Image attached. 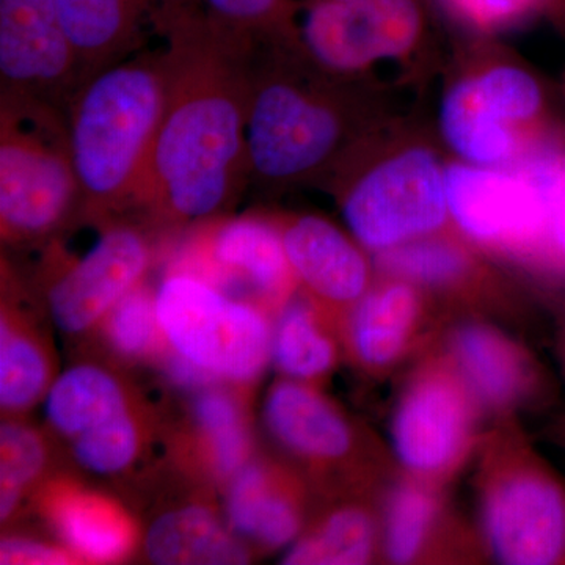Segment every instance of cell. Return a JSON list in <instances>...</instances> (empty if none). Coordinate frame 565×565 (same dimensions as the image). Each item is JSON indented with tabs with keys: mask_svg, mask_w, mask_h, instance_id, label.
I'll return each mask as SVG.
<instances>
[{
	"mask_svg": "<svg viewBox=\"0 0 565 565\" xmlns=\"http://www.w3.org/2000/svg\"><path fill=\"white\" fill-rule=\"evenodd\" d=\"M460 21L481 31L508 28L537 10L545 0H441Z\"/></svg>",
	"mask_w": 565,
	"mask_h": 565,
	"instance_id": "e575fe53",
	"label": "cell"
},
{
	"mask_svg": "<svg viewBox=\"0 0 565 565\" xmlns=\"http://www.w3.org/2000/svg\"><path fill=\"white\" fill-rule=\"evenodd\" d=\"M270 355L282 373L302 381L319 377L333 366V343L316 321L310 303L286 300L273 332Z\"/></svg>",
	"mask_w": 565,
	"mask_h": 565,
	"instance_id": "d4e9b609",
	"label": "cell"
},
{
	"mask_svg": "<svg viewBox=\"0 0 565 565\" xmlns=\"http://www.w3.org/2000/svg\"><path fill=\"white\" fill-rule=\"evenodd\" d=\"M84 200L71 159L66 114L0 92V232L31 243L61 228Z\"/></svg>",
	"mask_w": 565,
	"mask_h": 565,
	"instance_id": "277c9868",
	"label": "cell"
},
{
	"mask_svg": "<svg viewBox=\"0 0 565 565\" xmlns=\"http://www.w3.org/2000/svg\"><path fill=\"white\" fill-rule=\"evenodd\" d=\"M193 415L212 471L222 479L233 478L247 465L250 452L243 408L232 394L206 390L196 397Z\"/></svg>",
	"mask_w": 565,
	"mask_h": 565,
	"instance_id": "484cf974",
	"label": "cell"
},
{
	"mask_svg": "<svg viewBox=\"0 0 565 565\" xmlns=\"http://www.w3.org/2000/svg\"><path fill=\"white\" fill-rule=\"evenodd\" d=\"M455 355L465 381L486 404L498 407L522 396L526 362L503 334L484 326L463 327L456 334Z\"/></svg>",
	"mask_w": 565,
	"mask_h": 565,
	"instance_id": "7402d4cb",
	"label": "cell"
},
{
	"mask_svg": "<svg viewBox=\"0 0 565 565\" xmlns=\"http://www.w3.org/2000/svg\"><path fill=\"white\" fill-rule=\"evenodd\" d=\"M46 462V449L35 430L7 422L0 429V519L17 511L25 487L39 478Z\"/></svg>",
	"mask_w": 565,
	"mask_h": 565,
	"instance_id": "f546056e",
	"label": "cell"
},
{
	"mask_svg": "<svg viewBox=\"0 0 565 565\" xmlns=\"http://www.w3.org/2000/svg\"><path fill=\"white\" fill-rule=\"evenodd\" d=\"M374 548V525L360 509H341L318 533L297 542L282 563L291 565H359Z\"/></svg>",
	"mask_w": 565,
	"mask_h": 565,
	"instance_id": "4316f807",
	"label": "cell"
},
{
	"mask_svg": "<svg viewBox=\"0 0 565 565\" xmlns=\"http://www.w3.org/2000/svg\"><path fill=\"white\" fill-rule=\"evenodd\" d=\"M379 266L394 280L440 286L459 280L467 270V256L459 245L426 236L379 253Z\"/></svg>",
	"mask_w": 565,
	"mask_h": 565,
	"instance_id": "83f0119b",
	"label": "cell"
},
{
	"mask_svg": "<svg viewBox=\"0 0 565 565\" xmlns=\"http://www.w3.org/2000/svg\"><path fill=\"white\" fill-rule=\"evenodd\" d=\"M484 525L487 541L500 563H565L563 482L541 465L516 468L487 490Z\"/></svg>",
	"mask_w": 565,
	"mask_h": 565,
	"instance_id": "30bf717a",
	"label": "cell"
},
{
	"mask_svg": "<svg viewBox=\"0 0 565 565\" xmlns=\"http://www.w3.org/2000/svg\"><path fill=\"white\" fill-rule=\"evenodd\" d=\"M468 427L470 412L459 386L445 377L423 379L394 415V451L408 470L438 473L459 456Z\"/></svg>",
	"mask_w": 565,
	"mask_h": 565,
	"instance_id": "4fadbf2b",
	"label": "cell"
},
{
	"mask_svg": "<svg viewBox=\"0 0 565 565\" xmlns=\"http://www.w3.org/2000/svg\"><path fill=\"white\" fill-rule=\"evenodd\" d=\"M550 256L565 264V156L553 181L552 223H550Z\"/></svg>",
	"mask_w": 565,
	"mask_h": 565,
	"instance_id": "8d00e7d4",
	"label": "cell"
},
{
	"mask_svg": "<svg viewBox=\"0 0 565 565\" xmlns=\"http://www.w3.org/2000/svg\"><path fill=\"white\" fill-rule=\"evenodd\" d=\"M44 412L51 426L73 441L129 414L131 407L120 382L109 371L79 364L52 382L44 396Z\"/></svg>",
	"mask_w": 565,
	"mask_h": 565,
	"instance_id": "ffe728a7",
	"label": "cell"
},
{
	"mask_svg": "<svg viewBox=\"0 0 565 565\" xmlns=\"http://www.w3.org/2000/svg\"><path fill=\"white\" fill-rule=\"evenodd\" d=\"M226 514L237 534L273 548L291 544L300 526L296 505L259 465L247 463L233 476Z\"/></svg>",
	"mask_w": 565,
	"mask_h": 565,
	"instance_id": "603a6c76",
	"label": "cell"
},
{
	"mask_svg": "<svg viewBox=\"0 0 565 565\" xmlns=\"http://www.w3.org/2000/svg\"><path fill=\"white\" fill-rule=\"evenodd\" d=\"M341 210L353 239L377 255L433 236L449 218L446 167L424 147L394 152L349 185Z\"/></svg>",
	"mask_w": 565,
	"mask_h": 565,
	"instance_id": "ba28073f",
	"label": "cell"
},
{
	"mask_svg": "<svg viewBox=\"0 0 565 565\" xmlns=\"http://www.w3.org/2000/svg\"><path fill=\"white\" fill-rule=\"evenodd\" d=\"M471 77L505 120L526 132L533 129L544 111V93L533 74L519 66L497 65Z\"/></svg>",
	"mask_w": 565,
	"mask_h": 565,
	"instance_id": "1f68e13d",
	"label": "cell"
},
{
	"mask_svg": "<svg viewBox=\"0 0 565 565\" xmlns=\"http://www.w3.org/2000/svg\"><path fill=\"white\" fill-rule=\"evenodd\" d=\"M270 434L289 451L315 460L341 459L352 445L343 416L308 386L281 382L264 404Z\"/></svg>",
	"mask_w": 565,
	"mask_h": 565,
	"instance_id": "e0dca14e",
	"label": "cell"
},
{
	"mask_svg": "<svg viewBox=\"0 0 565 565\" xmlns=\"http://www.w3.org/2000/svg\"><path fill=\"white\" fill-rule=\"evenodd\" d=\"M145 552L161 565H232L248 563L247 548L211 511L177 509L159 516L145 537Z\"/></svg>",
	"mask_w": 565,
	"mask_h": 565,
	"instance_id": "d6986e66",
	"label": "cell"
},
{
	"mask_svg": "<svg viewBox=\"0 0 565 565\" xmlns=\"http://www.w3.org/2000/svg\"><path fill=\"white\" fill-rule=\"evenodd\" d=\"M418 316L411 282L396 280L364 292L351 323L353 349L363 363L385 366L403 351Z\"/></svg>",
	"mask_w": 565,
	"mask_h": 565,
	"instance_id": "44dd1931",
	"label": "cell"
},
{
	"mask_svg": "<svg viewBox=\"0 0 565 565\" xmlns=\"http://www.w3.org/2000/svg\"><path fill=\"white\" fill-rule=\"evenodd\" d=\"M423 28L418 0H300L274 31L316 68L352 77L411 54Z\"/></svg>",
	"mask_w": 565,
	"mask_h": 565,
	"instance_id": "52a82bcc",
	"label": "cell"
},
{
	"mask_svg": "<svg viewBox=\"0 0 565 565\" xmlns=\"http://www.w3.org/2000/svg\"><path fill=\"white\" fill-rule=\"evenodd\" d=\"M435 516V501L419 487L403 486L386 509L385 550L396 564H408L422 552Z\"/></svg>",
	"mask_w": 565,
	"mask_h": 565,
	"instance_id": "4dcf8cb0",
	"label": "cell"
},
{
	"mask_svg": "<svg viewBox=\"0 0 565 565\" xmlns=\"http://www.w3.org/2000/svg\"><path fill=\"white\" fill-rule=\"evenodd\" d=\"M163 367H166L174 384L182 386L203 388V386H210L217 382L214 375L206 373L202 367L192 363L191 360L184 359V356L174 351L167 353L166 360H163Z\"/></svg>",
	"mask_w": 565,
	"mask_h": 565,
	"instance_id": "74e56055",
	"label": "cell"
},
{
	"mask_svg": "<svg viewBox=\"0 0 565 565\" xmlns=\"http://www.w3.org/2000/svg\"><path fill=\"white\" fill-rule=\"evenodd\" d=\"M545 2H553L556 3V6L565 7V0H545Z\"/></svg>",
	"mask_w": 565,
	"mask_h": 565,
	"instance_id": "f35d334b",
	"label": "cell"
},
{
	"mask_svg": "<svg viewBox=\"0 0 565 565\" xmlns=\"http://www.w3.org/2000/svg\"><path fill=\"white\" fill-rule=\"evenodd\" d=\"M46 512L77 559L114 563L132 548V522L107 498L73 487H58L46 498Z\"/></svg>",
	"mask_w": 565,
	"mask_h": 565,
	"instance_id": "ac0fdd59",
	"label": "cell"
},
{
	"mask_svg": "<svg viewBox=\"0 0 565 565\" xmlns=\"http://www.w3.org/2000/svg\"><path fill=\"white\" fill-rule=\"evenodd\" d=\"M166 343L217 381H255L273 351L258 307L234 299L199 275L173 270L154 292Z\"/></svg>",
	"mask_w": 565,
	"mask_h": 565,
	"instance_id": "8992f818",
	"label": "cell"
},
{
	"mask_svg": "<svg viewBox=\"0 0 565 565\" xmlns=\"http://www.w3.org/2000/svg\"><path fill=\"white\" fill-rule=\"evenodd\" d=\"M282 244L297 281L327 303L359 302L370 282V264L353 237L316 215L294 218L281 228Z\"/></svg>",
	"mask_w": 565,
	"mask_h": 565,
	"instance_id": "5bb4252c",
	"label": "cell"
},
{
	"mask_svg": "<svg viewBox=\"0 0 565 565\" xmlns=\"http://www.w3.org/2000/svg\"><path fill=\"white\" fill-rule=\"evenodd\" d=\"M77 559L68 550L46 545L32 539L9 537L0 544V564L3 565H65Z\"/></svg>",
	"mask_w": 565,
	"mask_h": 565,
	"instance_id": "d590c367",
	"label": "cell"
},
{
	"mask_svg": "<svg viewBox=\"0 0 565 565\" xmlns=\"http://www.w3.org/2000/svg\"><path fill=\"white\" fill-rule=\"evenodd\" d=\"M87 77L141 50L156 0H54Z\"/></svg>",
	"mask_w": 565,
	"mask_h": 565,
	"instance_id": "2e32d148",
	"label": "cell"
},
{
	"mask_svg": "<svg viewBox=\"0 0 565 565\" xmlns=\"http://www.w3.org/2000/svg\"><path fill=\"white\" fill-rule=\"evenodd\" d=\"M204 10L218 21L243 29L266 31L277 28L300 0H200Z\"/></svg>",
	"mask_w": 565,
	"mask_h": 565,
	"instance_id": "836d02e7",
	"label": "cell"
},
{
	"mask_svg": "<svg viewBox=\"0 0 565 565\" xmlns=\"http://www.w3.org/2000/svg\"><path fill=\"white\" fill-rule=\"evenodd\" d=\"M87 79L54 0H0L2 92L66 111Z\"/></svg>",
	"mask_w": 565,
	"mask_h": 565,
	"instance_id": "9c48e42d",
	"label": "cell"
},
{
	"mask_svg": "<svg viewBox=\"0 0 565 565\" xmlns=\"http://www.w3.org/2000/svg\"><path fill=\"white\" fill-rule=\"evenodd\" d=\"M275 31H256L248 47L245 143L248 177L288 184L321 172L348 137V117L319 68Z\"/></svg>",
	"mask_w": 565,
	"mask_h": 565,
	"instance_id": "3957f363",
	"label": "cell"
},
{
	"mask_svg": "<svg viewBox=\"0 0 565 565\" xmlns=\"http://www.w3.org/2000/svg\"><path fill=\"white\" fill-rule=\"evenodd\" d=\"M177 270L199 275L222 291L250 289L269 303L285 302L296 280L281 230L250 215L217 223L189 263Z\"/></svg>",
	"mask_w": 565,
	"mask_h": 565,
	"instance_id": "7c38bea8",
	"label": "cell"
},
{
	"mask_svg": "<svg viewBox=\"0 0 565 565\" xmlns=\"http://www.w3.org/2000/svg\"><path fill=\"white\" fill-rule=\"evenodd\" d=\"M140 449V430L131 412L73 440V455L85 470L117 475L134 462Z\"/></svg>",
	"mask_w": 565,
	"mask_h": 565,
	"instance_id": "d6a6232c",
	"label": "cell"
},
{
	"mask_svg": "<svg viewBox=\"0 0 565 565\" xmlns=\"http://www.w3.org/2000/svg\"><path fill=\"white\" fill-rule=\"evenodd\" d=\"M107 341L125 359H145L158 353L163 338L156 297L143 285L137 286L131 292L111 308L104 318Z\"/></svg>",
	"mask_w": 565,
	"mask_h": 565,
	"instance_id": "f1b7e54d",
	"label": "cell"
},
{
	"mask_svg": "<svg viewBox=\"0 0 565 565\" xmlns=\"http://www.w3.org/2000/svg\"><path fill=\"white\" fill-rule=\"evenodd\" d=\"M51 367L44 349L32 334L11 322L3 311L0 322V407L20 414L46 396Z\"/></svg>",
	"mask_w": 565,
	"mask_h": 565,
	"instance_id": "cb8c5ba5",
	"label": "cell"
},
{
	"mask_svg": "<svg viewBox=\"0 0 565 565\" xmlns=\"http://www.w3.org/2000/svg\"><path fill=\"white\" fill-rule=\"evenodd\" d=\"M166 96L162 50H139L96 70L71 99V159L92 215L139 204Z\"/></svg>",
	"mask_w": 565,
	"mask_h": 565,
	"instance_id": "7a4b0ae2",
	"label": "cell"
},
{
	"mask_svg": "<svg viewBox=\"0 0 565 565\" xmlns=\"http://www.w3.org/2000/svg\"><path fill=\"white\" fill-rule=\"evenodd\" d=\"M167 96L137 206L193 223L233 202L248 177L250 31L207 13L200 0H156Z\"/></svg>",
	"mask_w": 565,
	"mask_h": 565,
	"instance_id": "6da1fadb",
	"label": "cell"
},
{
	"mask_svg": "<svg viewBox=\"0 0 565 565\" xmlns=\"http://www.w3.org/2000/svg\"><path fill=\"white\" fill-rule=\"evenodd\" d=\"M438 115L446 147L468 166H514L541 140L505 120L471 76L449 87Z\"/></svg>",
	"mask_w": 565,
	"mask_h": 565,
	"instance_id": "9a60e30c",
	"label": "cell"
},
{
	"mask_svg": "<svg viewBox=\"0 0 565 565\" xmlns=\"http://www.w3.org/2000/svg\"><path fill=\"white\" fill-rule=\"evenodd\" d=\"M150 262V245L139 230L125 223L107 226L52 282V321L63 333L87 332L141 285Z\"/></svg>",
	"mask_w": 565,
	"mask_h": 565,
	"instance_id": "8fae6325",
	"label": "cell"
},
{
	"mask_svg": "<svg viewBox=\"0 0 565 565\" xmlns=\"http://www.w3.org/2000/svg\"><path fill=\"white\" fill-rule=\"evenodd\" d=\"M565 151L539 140L508 167H446L449 218L478 243L550 255L553 181Z\"/></svg>",
	"mask_w": 565,
	"mask_h": 565,
	"instance_id": "5b68a950",
	"label": "cell"
}]
</instances>
